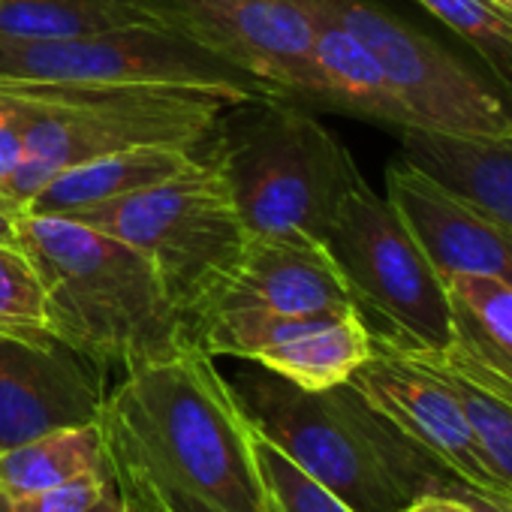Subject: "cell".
<instances>
[{"mask_svg":"<svg viewBox=\"0 0 512 512\" xmlns=\"http://www.w3.org/2000/svg\"><path fill=\"white\" fill-rule=\"evenodd\" d=\"M115 488L142 512H266L253 425L199 347L124 371L100 410Z\"/></svg>","mask_w":512,"mask_h":512,"instance_id":"obj_1","label":"cell"},{"mask_svg":"<svg viewBox=\"0 0 512 512\" xmlns=\"http://www.w3.org/2000/svg\"><path fill=\"white\" fill-rule=\"evenodd\" d=\"M19 244L43 281L49 332L100 371H133L196 347L133 244L58 214H19Z\"/></svg>","mask_w":512,"mask_h":512,"instance_id":"obj_2","label":"cell"},{"mask_svg":"<svg viewBox=\"0 0 512 512\" xmlns=\"http://www.w3.org/2000/svg\"><path fill=\"white\" fill-rule=\"evenodd\" d=\"M229 386L256 434L353 512H404L449 476L350 383L314 392L247 362Z\"/></svg>","mask_w":512,"mask_h":512,"instance_id":"obj_3","label":"cell"},{"mask_svg":"<svg viewBox=\"0 0 512 512\" xmlns=\"http://www.w3.org/2000/svg\"><path fill=\"white\" fill-rule=\"evenodd\" d=\"M211 136L208 157L223 172L250 238L326 244L341 202L365 181L344 142L284 97L260 94L226 106Z\"/></svg>","mask_w":512,"mask_h":512,"instance_id":"obj_4","label":"cell"},{"mask_svg":"<svg viewBox=\"0 0 512 512\" xmlns=\"http://www.w3.org/2000/svg\"><path fill=\"white\" fill-rule=\"evenodd\" d=\"M37 103L16 175L0 193L19 214L58 172L130 151V148H196L226 106L244 103L232 94L172 85H0Z\"/></svg>","mask_w":512,"mask_h":512,"instance_id":"obj_5","label":"cell"},{"mask_svg":"<svg viewBox=\"0 0 512 512\" xmlns=\"http://www.w3.org/2000/svg\"><path fill=\"white\" fill-rule=\"evenodd\" d=\"M58 217L82 220L145 253L187 329L229 281L250 238L211 157H196L178 175L127 199Z\"/></svg>","mask_w":512,"mask_h":512,"instance_id":"obj_6","label":"cell"},{"mask_svg":"<svg viewBox=\"0 0 512 512\" xmlns=\"http://www.w3.org/2000/svg\"><path fill=\"white\" fill-rule=\"evenodd\" d=\"M326 247L374 341L419 353L452 344V311L440 275L389 199L368 181L341 202Z\"/></svg>","mask_w":512,"mask_h":512,"instance_id":"obj_7","label":"cell"},{"mask_svg":"<svg viewBox=\"0 0 512 512\" xmlns=\"http://www.w3.org/2000/svg\"><path fill=\"white\" fill-rule=\"evenodd\" d=\"M383 67L410 127L449 136H512V88L482 76L374 0H317Z\"/></svg>","mask_w":512,"mask_h":512,"instance_id":"obj_8","label":"cell"},{"mask_svg":"<svg viewBox=\"0 0 512 512\" xmlns=\"http://www.w3.org/2000/svg\"><path fill=\"white\" fill-rule=\"evenodd\" d=\"M0 85H172L260 97L247 76L157 25L73 40H0Z\"/></svg>","mask_w":512,"mask_h":512,"instance_id":"obj_9","label":"cell"},{"mask_svg":"<svg viewBox=\"0 0 512 512\" xmlns=\"http://www.w3.org/2000/svg\"><path fill=\"white\" fill-rule=\"evenodd\" d=\"M151 25L184 37L263 94L311 103L317 16L308 0H136Z\"/></svg>","mask_w":512,"mask_h":512,"instance_id":"obj_10","label":"cell"},{"mask_svg":"<svg viewBox=\"0 0 512 512\" xmlns=\"http://www.w3.org/2000/svg\"><path fill=\"white\" fill-rule=\"evenodd\" d=\"M190 335L211 359H244L314 392L347 383L371 356V332L356 308L305 317L229 308L199 317Z\"/></svg>","mask_w":512,"mask_h":512,"instance_id":"obj_11","label":"cell"},{"mask_svg":"<svg viewBox=\"0 0 512 512\" xmlns=\"http://www.w3.org/2000/svg\"><path fill=\"white\" fill-rule=\"evenodd\" d=\"M347 383L455 479L500 491L458 395L431 365L371 338V356Z\"/></svg>","mask_w":512,"mask_h":512,"instance_id":"obj_12","label":"cell"},{"mask_svg":"<svg viewBox=\"0 0 512 512\" xmlns=\"http://www.w3.org/2000/svg\"><path fill=\"white\" fill-rule=\"evenodd\" d=\"M103 401V371L73 347L0 332V452L58 428L91 425Z\"/></svg>","mask_w":512,"mask_h":512,"instance_id":"obj_13","label":"cell"},{"mask_svg":"<svg viewBox=\"0 0 512 512\" xmlns=\"http://www.w3.org/2000/svg\"><path fill=\"white\" fill-rule=\"evenodd\" d=\"M386 199L440 281L452 275H485L512 284V232L470 199L404 157L386 169Z\"/></svg>","mask_w":512,"mask_h":512,"instance_id":"obj_14","label":"cell"},{"mask_svg":"<svg viewBox=\"0 0 512 512\" xmlns=\"http://www.w3.org/2000/svg\"><path fill=\"white\" fill-rule=\"evenodd\" d=\"M229 308L305 317L350 311L356 305L326 244L296 238H247L235 272L199 317Z\"/></svg>","mask_w":512,"mask_h":512,"instance_id":"obj_15","label":"cell"},{"mask_svg":"<svg viewBox=\"0 0 512 512\" xmlns=\"http://www.w3.org/2000/svg\"><path fill=\"white\" fill-rule=\"evenodd\" d=\"M443 287L452 311V344L434 356L512 401V284L452 275L443 278Z\"/></svg>","mask_w":512,"mask_h":512,"instance_id":"obj_16","label":"cell"},{"mask_svg":"<svg viewBox=\"0 0 512 512\" xmlns=\"http://www.w3.org/2000/svg\"><path fill=\"white\" fill-rule=\"evenodd\" d=\"M317 16L314 49H311V106L347 112L386 127L407 130V112L398 103L383 67L368 46L347 31L317 0H308Z\"/></svg>","mask_w":512,"mask_h":512,"instance_id":"obj_17","label":"cell"},{"mask_svg":"<svg viewBox=\"0 0 512 512\" xmlns=\"http://www.w3.org/2000/svg\"><path fill=\"white\" fill-rule=\"evenodd\" d=\"M404 160L452 187L512 232V136H449L401 130Z\"/></svg>","mask_w":512,"mask_h":512,"instance_id":"obj_18","label":"cell"},{"mask_svg":"<svg viewBox=\"0 0 512 512\" xmlns=\"http://www.w3.org/2000/svg\"><path fill=\"white\" fill-rule=\"evenodd\" d=\"M196 160L190 148H130L58 172L22 214H79L163 184Z\"/></svg>","mask_w":512,"mask_h":512,"instance_id":"obj_19","label":"cell"},{"mask_svg":"<svg viewBox=\"0 0 512 512\" xmlns=\"http://www.w3.org/2000/svg\"><path fill=\"white\" fill-rule=\"evenodd\" d=\"M103 467V434L97 422L58 428L0 452V494L49 491Z\"/></svg>","mask_w":512,"mask_h":512,"instance_id":"obj_20","label":"cell"},{"mask_svg":"<svg viewBox=\"0 0 512 512\" xmlns=\"http://www.w3.org/2000/svg\"><path fill=\"white\" fill-rule=\"evenodd\" d=\"M151 25L136 0H0V40H73Z\"/></svg>","mask_w":512,"mask_h":512,"instance_id":"obj_21","label":"cell"},{"mask_svg":"<svg viewBox=\"0 0 512 512\" xmlns=\"http://www.w3.org/2000/svg\"><path fill=\"white\" fill-rule=\"evenodd\" d=\"M404 353H413L416 359L431 365L452 386V392L458 395V401L467 413V422L476 434L485 467L497 479L500 491L512 494V401L500 398L497 392H491V389L479 386L476 380L458 374L455 368L443 365L434 353H419V350H404Z\"/></svg>","mask_w":512,"mask_h":512,"instance_id":"obj_22","label":"cell"},{"mask_svg":"<svg viewBox=\"0 0 512 512\" xmlns=\"http://www.w3.org/2000/svg\"><path fill=\"white\" fill-rule=\"evenodd\" d=\"M452 34L476 49L491 76L512 88V16L488 0H416Z\"/></svg>","mask_w":512,"mask_h":512,"instance_id":"obj_23","label":"cell"},{"mask_svg":"<svg viewBox=\"0 0 512 512\" xmlns=\"http://www.w3.org/2000/svg\"><path fill=\"white\" fill-rule=\"evenodd\" d=\"M253 458L266 491V512H353L329 488L293 464L275 443L253 428Z\"/></svg>","mask_w":512,"mask_h":512,"instance_id":"obj_24","label":"cell"},{"mask_svg":"<svg viewBox=\"0 0 512 512\" xmlns=\"http://www.w3.org/2000/svg\"><path fill=\"white\" fill-rule=\"evenodd\" d=\"M0 332L55 338L49 332L46 293L37 266L22 244L0 241Z\"/></svg>","mask_w":512,"mask_h":512,"instance_id":"obj_25","label":"cell"},{"mask_svg":"<svg viewBox=\"0 0 512 512\" xmlns=\"http://www.w3.org/2000/svg\"><path fill=\"white\" fill-rule=\"evenodd\" d=\"M109 488H112V476L103 467L49 491L0 494V512H88Z\"/></svg>","mask_w":512,"mask_h":512,"instance_id":"obj_26","label":"cell"},{"mask_svg":"<svg viewBox=\"0 0 512 512\" xmlns=\"http://www.w3.org/2000/svg\"><path fill=\"white\" fill-rule=\"evenodd\" d=\"M37 115V103L10 91H0V193L16 175L25 151L28 127Z\"/></svg>","mask_w":512,"mask_h":512,"instance_id":"obj_27","label":"cell"},{"mask_svg":"<svg viewBox=\"0 0 512 512\" xmlns=\"http://www.w3.org/2000/svg\"><path fill=\"white\" fill-rule=\"evenodd\" d=\"M443 494L461 497L464 503H470L479 512H512V494L509 491H488V488H476L467 485L464 479H455L452 473L443 479Z\"/></svg>","mask_w":512,"mask_h":512,"instance_id":"obj_28","label":"cell"},{"mask_svg":"<svg viewBox=\"0 0 512 512\" xmlns=\"http://www.w3.org/2000/svg\"><path fill=\"white\" fill-rule=\"evenodd\" d=\"M404 512H479V509H473V506H470V503H464L461 497H452V494L434 491V494H422V497H416Z\"/></svg>","mask_w":512,"mask_h":512,"instance_id":"obj_29","label":"cell"},{"mask_svg":"<svg viewBox=\"0 0 512 512\" xmlns=\"http://www.w3.org/2000/svg\"><path fill=\"white\" fill-rule=\"evenodd\" d=\"M88 512H142V509H136V506L115 488V482H112V488H109Z\"/></svg>","mask_w":512,"mask_h":512,"instance_id":"obj_30","label":"cell"},{"mask_svg":"<svg viewBox=\"0 0 512 512\" xmlns=\"http://www.w3.org/2000/svg\"><path fill=\"white\" fill-rule=\"evenodd\" d=\"M0 241L19 244V211L0 199Z\"/></svg>","mask_w":512,"mask_h":512,"instance_id":"obj_31","label":"cell"},{"mask_svg":"<svg viewBox=\"0 0 512 512\" xmlns=\"http://www.w3.org/2000/svg\"><path fill=\"white\" fill-rule=\"evenodd\" d=\"M488 4H494V7H500L503 13H509V16H512V0H488Z\"/></svg>","mask_w":512,"mask_h":512,"instance_id":"obj_32","label":"cell"}]
</instances>
